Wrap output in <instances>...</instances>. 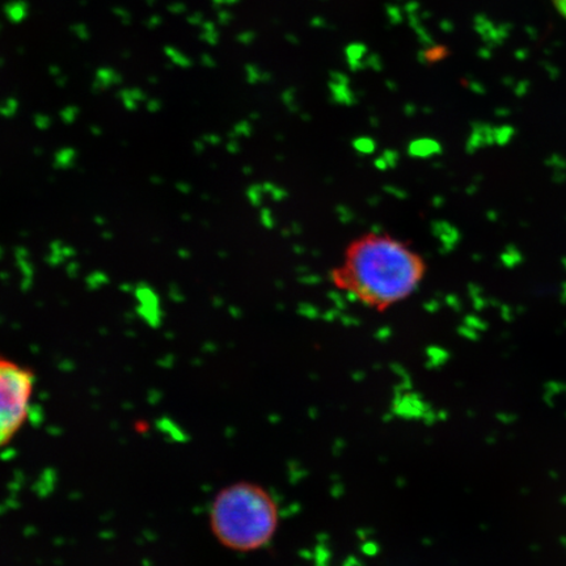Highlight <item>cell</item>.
Instances as JSON below:
<instances>
[{"label": "cell", "mask_w": 566, "mask_h": 566, "mask_svg": "<svg viewBox=\"0 0 566 566\" xmlns=\"http://www.w3.org/2000/svg\"><path fill=\"white\" fill-rule=\"evenodd\" d=\"M424 272L423 260L407 244L373 233L348 248L332 281L366 307L385 313L419 289Z\"/></svg>", "instance_id": "obj_1"}, {"label": "cell", "mask_w": 566, "mask_h": 566, "mask_svg": "<svg viewBox=\"0 0 566 566\" xmlns=\"http://www.w3.org/2000/svg\"><path fill=\"white\" fill-rule=\"evenodd\" d=\"M209 518L211 533L221 546L251 554L272 543L280 528L281 511L266 488L239 481L216 495Z\"/></svg>", "instance_id": "obj_2"}, {"label": "cell", "mask_w": 566, "mask_h": 566, "mask_svg": "<svg viewBox=\"0 0 566 566\" xmlns=\"http://www.w3.org/2000/svg\"><path fill=\"white\" fill-rule=\"evenodd\" d=\"M437 153H440V145L429 138L416 139L409 146V154L415 158L424 159Z\"/></svg>", "instance_id": "obj_4"}, {"label": "cell", "mask_w": 566, "mask_h": 566, "mask_svg": "<svg viewBox=\"0 0 566 566\" xmlns=\"http://www.w3.org/2000/svg\"><path fill=\"white\" fill-rule=\"evenodd\" d=\"M552 2H554L556 10L566 19V0H552Z\"/></svg>", "instance_id": "obj_6"}, {"label": "cell", "mask_w": 566, "mask_h": 566, "mask_svg": "<svg viewBox=\"0 0 566 566\" xmlns=\"http://www.w3.org/2000/svg\"><path fill=\"white\" fill-rule=\"evenodd\" d=\"M34 394L31 370L0 357V449L17 437L30 417Z\"/></svg>", "instance_id": "obj_3"}, {"label": "cell", "mask_w": 566, "mask_h": 566, "mask_svg": "<svg viewBox=\"0 0 566 566\" xmlns=\"http://www.w3.org/2000/svg\"><path fill=\"white\" fill-rule=\"evenodd\" d=\"M354 148L363 154H371L375 150V142L371 138H358L354 140Z\"/></svg>", "instance_id": "obj_5"}]
</instances>
